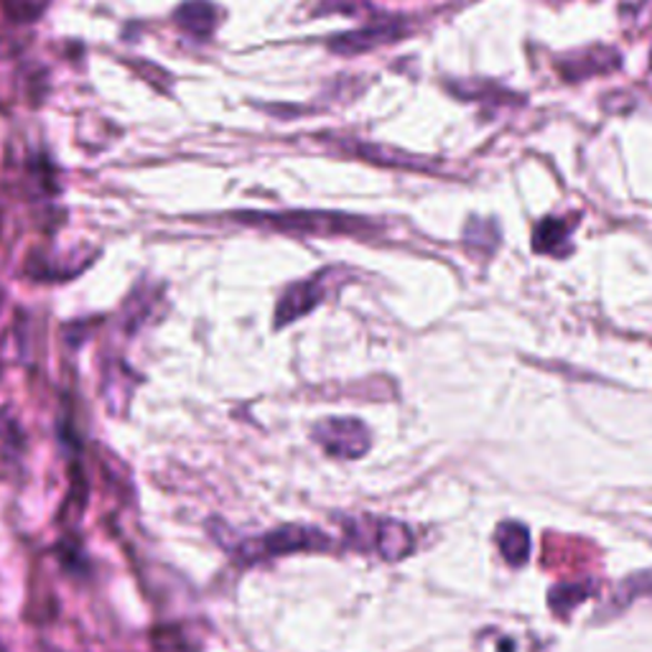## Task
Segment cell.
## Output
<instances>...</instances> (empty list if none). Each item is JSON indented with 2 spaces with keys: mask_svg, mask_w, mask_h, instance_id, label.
Wrapping results in <instances>:
<instances>
[{
  "mask_svg": "<svg viewBox=\"0 0 652 652\" xmlns=\"http://www.w3.org/2000/svg\"><path fill=\"white\" fill-rule=\"evenodd\" d=\"M177 23L187 37L204 41L212 37L217 23H220V8L210 3V0H189V3L179 6Z\"/></svg>",
  "mask_w": 652,
  "mask_h": 652,
  "instance_id": "obj_6",
  "label": "cell"
},
{
  "mask_svg": "<svg viewBox=\"0 0 652 652\" xmlns=\"http://www.w3.org/2000/svg\"><path fill=\"white\" fill-rule=\"evenodd\" d=\"M604 57H610V51H584L579 59H569V62L561 64V72L566 80H579V77L596 74L604 69Z\"/></svg>",
  "mask_w": 652,
  "mask_h": 652,
  "instance_id": "obj_10",
  "label": "cell"
},
{
  "mask_svg": "<svg viewBox=\"0 0 652 652\" xmlns=\"http://www.w3.org/2000/svg\"><path fill=\"white\" fill-rule=\"evenodd\" d=\"M242 222L268 224V228L285 232H317V234H350L370 228V222L354 220L347 214L329 212H289V214H242Z\"/></svg>",
  "mask_w": 652,
  "mask_h": 652,
  "instance_id": "obj_1",
  "label": "cell"
},
{
  "mask_svg": "<svg viewBox=\"0 0 652 652\" xmlns=\"http://www.w3.org/2000/svg\"><path fill=\"white\" fill-rule=\"evenodd\" d=\"M314 437L321 447L329 451V454L344 457V459L360 457L370 447L368 429H364L360 421H352V419L324 421L321 425H317Z\"/></svg>",
  "mask_w": 652,
  "mask_h": 652,
  "instance_id": "obj_3",
  "label": "cell"
},
{
  "mask_svg": "<svg viewBox=\"0 0 652 652\" xmlns=\"http://www.w3.org/2000/svg\"><path fill=\"white\" fill-rule=\"evenodd\" d=\"M403 26L398 21H388V23H375L370 29H362L358 33H347V37L337 39L332 47L342 54H364V51L375 49V47H385V43H393L395 39L403 37Z\"/></svg>",
  "mask_w": 652,
  "mask_h": 652,
  "instance_id": "obj_5",
  "label": "cell"
},
{
  "mask_svg": "<svg viewBox=\"0 0 652 652\" xmlns=\"http://www.w3.org/2000/svg\"><path fill=\"white\" fill-rule=\"evenodd\" d=\"M375 530V548L380 555H385V559H400V555L408 553V548H411V535H408V530L403 525L382 523L380 520Z\"/></svg>",
  "mask_w": 652,
  "mask_h": 652,
  "instance_id": "obj_8",
  "label": "cell"
},
{
  "mask_svg": "<svg viewBox=\"0 0 652 652\" xmlns=\"http://www.w3.org/2000/svg\"><path fill=\"white\" fill-rule=\"evenodd\" d=\"M327 545V538L314 533L309 528H281L275 533H268L263 538H255V541H245L238 548V555L245 563L273 559V555L303 551V548H319Z\"/></svg>",
  "mask_w": 652,
  "mask_h": 652,
  "instance_id": "obj_2",
  "label": "cell"
},
{
  "mask_svg": "<svg viewBox=\"0 0 652 652\" xmlns=\"http://www.w3.org/2000/svg\"><path fill=\"white\" fill-rule=\"evenodd\" d=\"M498 543L500 551L505 555L508 563L512 566H523L528 561V551H530V535L523 525L518 523H505L498 530Z\"/></svg>",
  "mask_w": 652,
  "mask_h": 652,
  "instance_id": "obj_7",
  "label": "cell"
},
{
  "mask_svg": "<svg viewBox=\"0 0 652 652\" xmlns=\"http://www.w3.org/2000/svg\"><path fill=\"white\" fill-rule=\"evenodd\" d=\"M49 6V0H6L8 13L19 21H33L43 13V8Z\"/></svg>",
  "mask_w": 652,
  "mask_h": 652,
  "instance_id": "obj_11",
  "label": "cell"
},
{
  "mask_svg": "<svg viewBox=\"0 0 652 652\" xmlns=\"http://www.w3.org/2000/svg\"><path fill=\"white\" fill-rule=\"evenodd\" d=\"M569 242V224L563 220H543L535 228L533 248L541 253H561Z\"/></svg>",
  "mask_w": 652,
  "mask_h": 652,
  "instance_id": "obj_9",
  "label": "cell"
},
{
  "mask_svg": "<svg viewBox=\"0 0 652 652\" xmlns=\"http://www.w3.org/2000/svg\"><path fill=\"white\" fill-rule=\"evenodd\" d=\"M324 278H311V281H303V283H295L291 285L289 291L283 293L281 303H278L275 309V327H283L289 324V321L301 319L303 314H309L311 309L321 303L324 299Z\"/></svg>",
  "mask_w": 652,
  "mask_h": 652,
  "instance_id": "obj_4",
  "label": "cell"
}]
</instances>
